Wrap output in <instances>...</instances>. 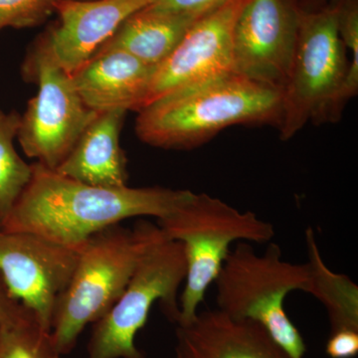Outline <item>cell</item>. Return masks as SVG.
<instances>
[{
  "label": "cell",
  "mask_w": 358,
  "mask_h": 358,
  "mask_svg": "<svg viewBox=\"0 0 358 358\" xmlns=\"http://www.w3.org/2000/svg\"><path fill=\"white\" fill-rule=\"evenodd\" d=\"M173 358H291L258 322L219 310L197 313L176 324Z\"/></svg>",
  "instance_id": "4fadbf2b"
},
{
  "label": "cell",
  "mask_w": 358,
  "mask_h": 358,
  "mask_svg": "<svg viewBox=\"0 0 358 358\" xmlns=\"http://www.w3.org/2000/svg\"><path fill=\"white\" fill-rule=\"evenodd\" d=\"M155 69L127 52L102 47L72 75V80L82 101L93 112H140Z\"/></svg>",
  "instance_id": "5bb4252c"
},
{
  "label": "cell",
  "mask_w": 358,
  "mask_h": 358,
  "mask_svg": "<svg viewBox=\"0 0 358 358\" xmlns=\"http://www.w3.org/2000/svg\"><path fill=\"white\" fill-rule=\"evenodd\" d=\"M294 0H246L233 31L234 72L282 92L298 36Z\"/></svg>",
  "instance_id": "30bf717a"
},
{
  "label": "cell",
  "mask_w": 358,
  "mask_h": 358,
  "mask_svg": "<svg viewBox=\"0 0 358 358\" xmlns=\"http://www.w3.org/2000/svg\"><path fill=\"white\" fill-rule=\"evenodd\" d=\"M155 0H58L59 24L43 37L47 48L72 76L107 43L129 16Z\"/></svg>",
  "instance_id": "7c38bea8"
},
{
  "label": "cell",
  "mask_w": 358,
  "mask_h": 358,
  "mask_svg": "<svg viewBox=\"0 0 358 358\" xmlns=\"http://www.w3.org/2000/svg\"><path fill=\"white\" fill-rule=\"evenodd\" d=\"M306 242L313 275L310 294L327 308L331 334L341 329L358 331L357 285L348 275L336 274L324 265L312 228L306 230Z\"/></svg>",
  "instance_id": "e0dca14e"
},
{
  "label": "cell",
  "mask_w": 358,
  "mask_h": 358,
  "mask_svg": "<svg viewBox=\"0 0 358 358\" xmlns=\"http://www.w3.org/2000/svg\"><path fill=\"white\" fill-rule=\"evenodd\" d=\"M157 224L169 239L180 242L185 248V285L179 298L180 317L176 324H187L196 317L233 242L267 244L275 236L273 224L206 193L193 192L185 204L157 219Z\"/></svg>",
  "instance_id": "8992f818"
},
{
  "label": "cell",
  "mask_w": 358,
  "mask_h": 358,
  "mask_svg": "<svg viewBox=\"0 0 358 358\" xmlns=\"http://www.w3.org/2000/svg\"><path fill=\"white\" fill-rule=\"evenodd\" d=\"M164 237L157 223L141 220L133 228L110 226L82 245L52 322V339L61 355L72 352L85 327L119 300L141 259Z\"/></svg>",
  "instance_id": "3957f363"
},
{
  "label": "cell",
  "mask_w": 358,
  "mask_h": 358,
  "mask_svg": "<svg viewBox=\"0 0 358 358\" xmlns=\"http://www.w3.org/2000/svg\"><path fill=\"white\" fill-rule=\"evenodd\" d=\"M350 60L339 36L338 4L299 14L298 36L281 92L280 138L291 140L308 122H336L348 102Z\"/></svg>",
  "instance_id": "5b68a950"
},
{
  "label": "cell",
  "mask_w": 358,
  "mask_h": 358,
  "mask_svg": "<svg viewBox=\"0 0 358 358\" xmlns=\"http://www.w3.org/2000/svg\"><path fill=\"white\" fill-rule=\"evenodd\" d=\"M214 284L217 308L233 319L258 322L291 358H303L307 346L285 310L291 292L312 293L310 262L293 264L282 259L281 247L268 243L256 253L249 242L230 250Z\"/></svg>",
  "instance_id": "277c9868"
},
{
  "label": "cell",
  "mask_w": 358,
  "mask_h": 358,
  "mask_svg": "<svg viewBox=\"0 0 358 358\" xmlns=\"http://www.w3.org/2000/svg\"><path fill=\"white\" fill-rule=\"evenodd\" d=\"M20 115L0 110V223L8 215L32 178V164H26L14 148Z\"/></svg>",
  "instance_id": "ac0fdd59"
},
{
  "label": "cell",
  "mask_w": 358,
  "mask_h": 358,
  "mask_svg": "<svg viewBox=\"0 0 358 358\" xmlns=\"http://www.w3.org/2000/svg\"><path fill=\"white\" fill-rule=\"evenodd\" d=\"M138 113L136 133L141 141L164 150H192L236 124L279 126L282 95L232 73L164 96Z\"/></svg>",
  "instance_id": "7a4b0ae2"
},
{
  "label": "cell",
  "mask_w": 358,
  "mask_h": 358,
  "mask_svg": "<svg viewBox=\"0 0 358 358\" xmlns=\"http://www.w3.org/2000/svg\"><path fill=\"white\" fill-rule=\"evenodd\" d=\"M78 256L79 250L36 235L0 229V275L11 296L50 333L56 305Z\"/></svg>",
  "instance_id": "9c48e42d"
},
{
  "label": "cell",
  "mask_w": 358,
  "mask_h": 358,
  "mask_svg": "<svg viewBox=\"0 0 358 358\" xmlns=\"http://www.w3.org/2000/svg\"><path fill=\"white\" fill-rule=\"evenodd\" d=\"M326 352L331 358H353L358 353V331L341 329L331 334L326 345Z\"/></svg>",
  "instance_id": "603a6c76"
},
{
  "label": "cell",
  "mask_w": 358,
  "mask_h": 358,
  "mask_svg": "<svg viewBox=\"0 0 358 358\" xmlns=\"http://www.w3.org/2000/svg\"><path fill=\"white\" fill-rule=\"evenodd\" d=\"M25 307L15 300L7 289L3 279L0 275V324L13 319L25 310Z\"/></svg>",
  "instance_id": "cb8c5ba5"
},
{
  "label": "cell",
  "mask_w": 358,
  "mask_h": 358,
  "mask_svg": "<svg viewBox=\"0 0 358 358\" xmlns=\"http://www.w3.org/2000/svg\"><path fill=\"white\" fill-rule=\"evenodd\" d=\"M192 193L159 186L90 185L35 162L29 185L0 223V229L29 233L79 250L96 233L126 219L166 217L185 204Z\"/></svg>",
  "instance_id": "6da1fadb"
},
{
  "label": "cell",
  "mask_w": 358,
  "mask_h": 358,
  "mask_svg": "<svg viewBox=\"0 0 358 358\" xmlns=\"http://www.w3.org/2000/svg\"><path fill=\"white\" fill-rule=\"evenodd\" d=\"M339 36L350 51V69L346 79V98L350 101L358 91V6L357 0H341L338 4Z\"/></svg>",
  "instance_id": "ffe728a7"
},
{
  "label": "cell",
  "mask_w": 358,
  "mask_h": 358,
  "mask_svg": "<svg viewBox=\"0 0 358 358\" xmlns=\"http://www.w3.org/2000/svg\"><path fill=\"white\" fill-rule=\"evenodd\" d=\"M245 2L228 0L193 23L173 53L155 69L143 108L235 73L233 31Z\"/></svg>",
  "instance_id": "8fae6325"
},
{
  "label": "cell",
  "mask_w": 358,
  "mask_h": 358,
  "mask_svg": "<svg viewBox=\"0 0 358 358\" xmlns=\"http://www.w3.org/2000/svg\"><path fill=\"white\" fill-rule=\"evenodd\" d=\"M58 0H0V31L6 27L25 28L43 22Z\"/></svg>",
  "instance_id": "44dd1931"
},
{
  "label": "cell",
  "mask_w": 358,
  "mask_h": 358,
  "mask_svg": "<svg viewBox=\"0 0 358 358\" xmlns=\"http://www.w3.org/2000/svg\"><path fill=\"white\" fill-rule=\"evenodd\" d=\"M22 73L26 81L38 85V92L20 115L16 138L28 157L55 171L96 113L85 105L72 76L56 62L43 38L28 53Z\"/></svg>",
  "instance_id": "ba28073f"
},
{
  "label": "cell",
  "mask_w": 358,
  "mask_h": 358,
  "mask_svg": "<svg viewBox=\"0 0 358 358\" xmlns=\"http://www.w3.org/2000/svg\"><path fill=\"white\" fill-rule=\"evenodd\" d=\"M185 277L182 243L162 238L141 259L119 300L94 324L86 358H148L134 343L136 334L155 303L167 320L178 324V291Z\"/></svg>",
  "instance_id": "52a82bcc"
},
{
  "label": "cell",
  "mask_w": 358,
  "mask_h": 358,
  "mask_svg": "<svg viewBox=\"0 0 358 358\" xmlns=\"http://www.w3.org/2000/svg\"><path fill=\"white\" fill-rule=\"evenodd\" d=\"M126 114L119 110L96 113L55 171L90 185H128L126 157L120 145Z\"/></svg>",
  "instance_id": "9a60e30c"
},
{
  "label": "cell",
  "mask_w": 358,
  "mask_h": 358,
  "mask_svg": "<svg viewBox=\"0 0 358 358\" xmlns=\"http://www.w3.org/2000/svg\"><path fill=\"white\" fill-rule=\"evenodd\" d=\"M199 18L141 9L129 16L103 47L120 49L157 68Z\"/></svg>",
  "instance_id": "2e32d148"
},
{
  "label": "cell",
  "mask_w": 358,
  "mask_h": 358,
  "mask_svg": "<svg viewBox=\"0 0 358 358\" xmlns=\"http://www.w3.org/2000/svg\"><path fill=\"white\" fill-rule=\"evenodd\" d=\"M228 0H155L148 6L152 10L200 18L222 6Z\"/></svg>",
  "instance_id": "7402d4cb"
},
{
  "label": "cell",
  "mask_w": 358,
  "mask_h": 358,
  "mask_svg": "<svg viewBox=\"0 0 358 358\" xmlns=\"http://www.w3.org/2000/svg\"><path fill=\"white\" fill-rule=\"evenodd\" d=\"M50 331L25 308L0 324V358H61Z\"/></svg>",
  "instance_id": "d6986e66"
}]
</instances>
